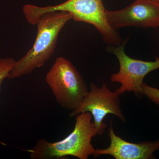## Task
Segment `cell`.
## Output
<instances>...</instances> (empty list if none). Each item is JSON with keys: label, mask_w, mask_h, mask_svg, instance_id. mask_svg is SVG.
Listing matches in <instances>:
<instances>
[{"label": "cell", "mask_w": 159, "mask_h": 159, "mask_svg": "<svg viewBox=\"0 0 159 159\" xmlns=\"http://www.w3.org/2000/svg\"><path fill=\"white\" fill-rule=\"evenodd\" d=\"M45 81L58 104L68 110L77 109L89 92L81 74L64 57L56 58L46 74Z\"/></svg>", "instance_id": "cell-4"}, {"label": "cell", "mask_w": 159, "mask_h": 159, "mask_svg": "<svg viewBox=\"0 0 159 159\" xmlns=\"http://www.w3.org/2000/svg\"><path fill=\"white\" fill-rule=\"evenodd\" d=\"M142 91V95H145L151 101L159 105V89L150 86L143 83Z\"/></svg>", "instance_id": "cell-10"}, {"label": "cell", "mask_w": 159, "mask_h": 159, "mask_svg": "<svg viewBox=\"0 0 159 159\" xmlns=\"http://www.w3.org/2000/svg\"><path fill=\"white\" fill-rule=\"evenodd\" d=\"M126 42L125 40L117 47L110 45L107 48L118 58L120 66L119 72L111 75V80L121 84L120 87L115 91L119 95L126 92H133L139 97L142 95V85L145 76L159 69V58L157 57L155 61H147L129 57L124 51Z\"/></svg>", "instance_id": "cell-5"}, {"label": "cell", "mask_w": 159, "mask_h": 159, "mask_svg": "<svg viewBox=\"0 0 159 159\" xmlns=\"http://www.w3.org/2000/svg\"><path fill=\"white\" fill-rule=\"evenodd\" d=\"M16 62V61L12 57L0 58V90L3 81L8 78Z\"/></svg>", "instance_id": "cell-9"}, {"label": "cell", "mask_w": 159, "mask_h": 159, "mask_svg": "<svg viewBox=\"0 0 159 159\" xmlns=\"http://www.w3.org/2000/svg\"><path fill=\"white\" fill-rule=\"evenodd\" d=\"M74 130L68 136L58 142H49L41 139L31 149L26 150L32 159H64L68 156L80 159H87L95 149L92 144L93 138L98 134L93 116L89 112L76 116Z\"/></svg>", "instance_id": "cell-3"}, {"label": "cell", "mask_w": 159, "mask_h": 159, "mask_svg": "<svg viewBox=\"0 0 159 159\" xmlns=\"http://www.w3.org/2000/svg\"><path fill=\"white\" fill-rule=\"evenodd\" d=\"M90 88V90L80 106L70 114V117L89 112L93 118L94 124L99 135L103 133L106 127L103 121L108 114H113L125 122V118L120 106L119 94L110 90L105 83L99 88L95 84L91 83Z\"/></svg>", "instance_id": "cell-6"}, {"label": "cell", "mask_w": 159, "mask_h": 159, "mask_svg": "<svg viewBox=\"0 0 159 159\" xmlns=\"http://www.w3.org/2000/svg\"><path fill=\"white\" fill-rule=\"evenodd\" d=\"M151 1H154V2H159V0H151Z\"/></svg>", "instance_id": "cell-11"}, {"label": "cell", "mask_w": 159, "mask_h": 159, "mask_svg": "<svg viewBox=\"0 0 159 159\" xmlns=\"http://www.w3.org/2000/svg\"><path fill=\"white\" fill-rule=\"evenodd\" d=\"M72 16L69 12L56 11L39 18L35 25L37 35L32 48L25 56L16 61L8 79L19 78L41 67L55 51L60 32Z\"/></svg>", "instance_id": "cell-2"}, {"label": "cell", "mask_w": 159, "mask_h": 159, "mask_svg": "<svg viewBox=\"0 0 159 159\" xmlns=\"http://www.w3.org/2000/svg\"><path fill=\"white\" fill-rule=\"evenodd\" d=\"M106 14L109 23L115 30L125 27H159V2L151 0H136L124 9L107 10Z\"/></svg>", "instance_id": "cell-7"}, {"label": "cell", "mask_w": 159, "mask_h": 159, "mask_svg": "<svg viewBox=\"0 0 159 159\" xmlns=\"http://www.w3.org/2000/svg\"><path fill=\"white\" fill-rule=\"evenodd\" d=\"M108 134L111 139L109 146L104 149H95L94 157L109 155L116 159H152L154 152L159 149V140L139 143L127 142L115 134L111 124Z\"/></svg>", "instance_id": "cell-8"}, {"label": "cell", "mask_w": 159, "mask_h": 159, "mask_svg": "<svg viewBox=\"0 0 159 159\" xmlns=\"http://www.w3.org/2000/svg\"><path fill=\"white\" fill-rule=\"evenodd\" d=\"M102 0H67L56 6L40 7L35 5H25L23 11L26 20L34 25L39 18L45 13L56 11L69 12L72 19L93 25L110 45H119L122 40L120 34L112 28L106 16Z\"/></svg>", "instance_id": "cell-1"}]
</instances>
